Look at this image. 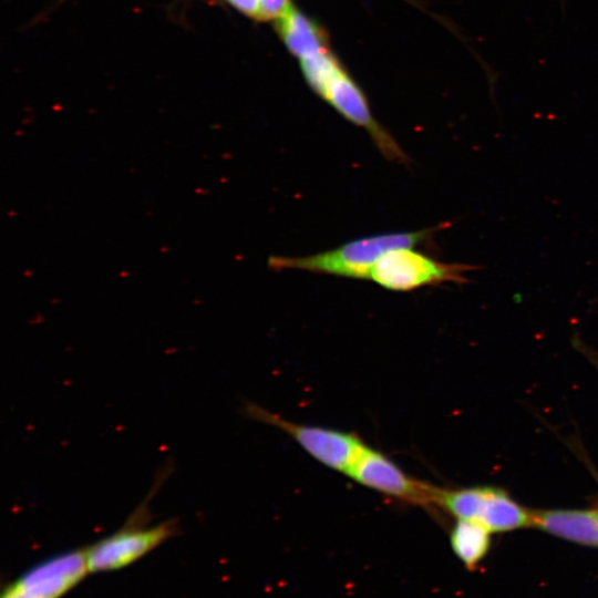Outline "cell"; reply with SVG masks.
<instances>
[{
	"mask_svg": "<svg viewBox=\"0 0 598 598\" xmlns=\"http://www.w3.org/2000/svg\"><path fill=\"white\" fill-rule=\"evenodd\" d=\"M301 65L309 84L320 96L328 84L341 72L337 62L323 50L303 56Z\"/></svg>",
	"mask_w": 598,
	"mask_h": 598,
	"instance_id": "cell-11",
	"label": "cell"
},
{
	"mask_svg": "<svg viewBox=\"0 0 598 598\" xmlns=\"http://www.w3.org/2000/svg\"><path fill=\"white\" fill-rule=\"evenodd\" d=\"M489 533L480 523L457 519L451 533V545L465 566L475 567L485 557L491 545Z\"/></svg>",
	"mask_w": 598,
	"mask_h": 598,
	"instance_id": "cell-9",
	"label": "cell"
},
{
	"mask_svg": "<svg viewBox=\"0 0 598 598\" xmlns=\"http://www.w3.org/2000/svg\"><path fill=\"white\" fill-rule=\"evenodd\" d=\"M246 14L260 18L259 0H228Z\"/></svg>",
	"mask_w": 598,
	"mask_h": 598,
	"instance_id": "cell-13",
	"label": "cell"
},
{
	"mask_svg": "<svg viewBox=\"0 0 598 598\" xmlns=\"http://www.w3.org/2000/svg\"><path fill=\"white\" fill-rule=\"evenodd\" d=\"M346 475L368 488L413 505L435 504L437 487L409 476L392 460L368 445Z\"/></svg>",
	"mask_w": 598,
	"mask_h": 598,
	"instance_id": "cell-5",
	"label": "cell"
},
{
	"mask_svg": "<svg viewBox=\"0 0 598 598\" xmlns=\"http://www.w3.org/2000/svg\"><path fill=\"white\" fill-rule=\"evenodd\" d=\"M278 25L287 45L301 58L323 50L319 29L300 13L290 10Z\"/></svg>",
	"mask_w": 598,
	"mask_h": 598,
	"instance_id": "cell-10",
	"label": "cell"
},
{
	"mask_svg": "<svg viewBox=\"0 0 598 598\" xmlns=\"http://www.w3.org/2000/svg\"><path fill=\"white\" fill-rule=\"evenodd\" d=\"M476 267L440 261L415 247H400L382 255L369 274V280L399 292L441 283H464L467 271Z\"/></svg>",
	"mask_w": 598,
	"mask_h": 598,
	"instance_id": "cell-2",
	"label": "cell"
},
{
	"mask_svg": "<svg viewBox=\"0 0 598 598\" xmlns=\"http://www.w3.org/2000/svg\"><path fill=\"white\" fill-rule=\"evenodd\" d=\"M247 413L287 433L318 462L344 474L367 445L354 433L299 424L257 405L249 404Z\"/></svg>",
	"mask_w": 598,
	"mask_h": 598,
	"instance_id": "cell-3",
	"label": "cell"
},
{
	"mask_svg": "<svg viewBox=\"0 0 598 598\" xmlns=\"http://www.w3.org/2000/svg\"><path fill=\"white\" fill-rule=\"evenodd\" d=\"M260 18H282L290 10L289 0H259Z\"/></svg>",
	"mask_w": 598,
	"mask_h": 598,
	"instance_id": "cell-12",
	"label": "cell"
},
{
	"mask_svg": "<svg viewBox=\"0 0 598 598\" xmlns=\"http://www.w3.org/2000/svg\"><path fill=\"white\" fill-rule=\"evenodd\" d=\"M498 489L487 486L457 489L437 487L435 505L443 507L457 519L473 520L483 525Z\"/></svg>",
	"mask_w": 598,
	"mask_h": 598,
	"instance_id": "cell-8",
	"label": "cell"
},
{
	"mask_svg": "<svg viewBox=\"0 0 598 598\" xmlns=\"http://www.w3.org/2000/svg\"><path fill=\"white\" fill-rule=\"evenodd\" d=\"M86 549L50 557L7 586L1 598H60L89 573Z\"/></svg>",
	"mask_w": 598,
	"mask_h": 598,
	"instance_id": "cell-6",
	"label": "cell"
},
{
	"mask_svg": "<svg viewBox=\"0 0 598 598\" xmlns=\"http://www.w3.org/2000/svg\"><path fill=\"white\" fill-rule=\"evenodd\" d=\"M177 532V523L165 520L147 527L132 520L115 533L89 546L86 559L90 573L125 567L171 538Z\"/></svg>",
	"mask_w": 598,
	"mask_h": 598,
	"instance_id": "cell-4",
	"label": "cell"
},
{
	"mask_svg": "<svg viewBox=\"0 0 598 598\" xmlns=\"http://www.w3.org/2000/svg\"><path fill=\"white\" fill-rule=\"evenodd\" d=\"M533 526L561 538L598 547V508L532 512Z\"/></svg>",
	"mask_w": 598,
	"mask_h": 598,
	"instance_id": "cell-7",
	"label": "cell"
},
{
	"mask_svg": "<svg viewBox=\"0 0 598 598\" xmlns=\"http://www.w3.org/2000/svg\"><path fill=\"white\" fill-rule=\"evenodd\" d=\"M444 227L445 225L441 224L416 231L365 236L308 256H271L268 267L275 271L302 270L348 279H368L377 260L386 251L400 247L424 246Z\"/></svg>",
	"mask_w": 598,
	"mask_h": 598,
	"instance_id": "cell-1",
	"label": "cell"
}]
</instances>
